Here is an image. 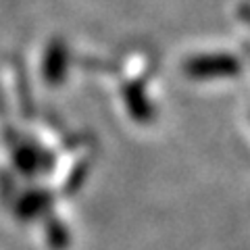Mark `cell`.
I'll use <instances>...</instances> for the list:
<instances>
[{"instance_id": "cell-1", "label": "cell", "mask_w": 250, "mask_h": 250, "mask_svg": "<svg viewBox=\"0 0 250 250\" xmlns=\"http://www.w3.org/2000/svg\"><path fill=\"white\" fill-rule=\"evenodd\" d=\"M182 69L192 80H229L242 73V62L228 52H205L190 57Z\"/></svg>"}, {"instance_id": "cell-2", "label": "cell", "mask_w": 250, "mask_h": 250, "mask_svg": "<svg viewBox=\"0 0 250 250\" xmlns=\"http://www.w3.org/2000/svg\"><path fill=\"white\" fill-rule=\"evenodd\" d=\"M244 21H246V23H248V25H250V9H248V11L244 13Z\"/></svg>"}]
</instances>
